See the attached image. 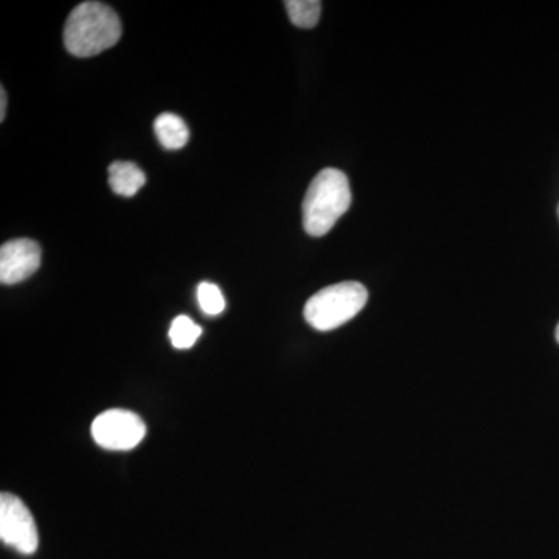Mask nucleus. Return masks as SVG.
Wrapping results in <instances>:
<instances>
[{
	"label": "nucleus",
	"mask_w": 559,
	"mask_h": 559,
	"mask_svg": "<svg viewBox=\"0 0 559 559\" xmlns=\"http://www.w3.org/2000/svg\"><path fill=\"white\" fill-rule=\"evenodd\" d=\"M120 38L119 16L106 3H80L66 22L64 46L73 57H95L116 46Z\"/></svg>",
	"instance_id": "f257e3e1"
},
{
	"label": "nucleus",
	"mask_w": 559,
	"mask_h": 559,
	"mask_svg": "<svg viewBox=\"0 0 559 559\" xmlns=\"http://www.w3.org/2000/svg\"><path fill=\"white\" fill-rule=\"evenodd\" d=\"M352 205V189L345 173L325 168L312 179L304 200V227L311 237H323Z\"/></svg>",
	"instance_id": "f03ea898"
},
{
	"label": "nucleus",
	"mask_w": 559,
	"mask_h": 559,
	"mask_svg": "<svg viewBox=\"0 0 559 559\" xmlns=\"http://www.w3.org/2000/svg\"><path fill=\"white\" fill-rule=\"evenodd\" d=\"M369 300L366 286L344 282L319 290L305 305V320L318 331L340 329L359 314Z\"/></svg>",
	"instance_id": "7ed1b4c3"
},
{
	"label": "nucleus",
	"mask_w": 559,
	"mask_h": 559,
	"mask_svg": "<svg viewBox=\"0 0 559 559\" xmlns=\"http://www.w3.org/2000/svg\"><path fill=\"white\" fill-rule=\"evenodd\" d=\"M92 439L108 451H130L145 439L146 426L138 414L112 409L103 412L92 423Z\"/></svg>",
	"instance_id": "20e7f679"
},
{
	"label": "nucleus",
	"mask_w": 559,
	"mask_h": 559,
	"mask_svg": "<svg viewBox=\"0 0 559 559\" xmlns=\"http://www.w3.org/2000/svg\"><path fill=\"white\" fill-rule=\"evenodd\" d=\"M0 539L22 555H33L39 546L38 528L31 510L10 492L0 496Z\"/></svg>",
	"instance_id": "39448f33"
},
{
	"label": "nucleus",
	"mask_w": 559,
	"mask_h": 559,
	"mask_svg": "<svg viewBox=\"0 0 559 559\" xmlns=\"http://www.w3.org/2000/svg\"><path fill=\"white\" fill-rule=\"evenodd\" d=\"M38 242L21 238L5 242L0 248V282L3 285H16L32 277L40 266Z\"/></svg>",
	"instance_id": "423d86ee"
},
{
	"label": "nucleus",
	"mask_w": 559,
	"mask_h": 559,
	"mask_svg": "<svg viewBox=\"0 0 559 559\" xmlns=\"http://www.w3.org/2000/svg\"><path fill=\"white\" fill-rule=\"evenodd\" d=\"M145 182V173L132 162H114L109 167L110 189L120 197H134Z\"/></svg>",
	"instance_id": "0eeeda50"
},
{
	"label": "nucleus",
	"mask_w": 559,
	"mask_h": 559,
	"mask_svg": "<svg viewBox=\"0 0 559 559\" xmlns=\"http://www.w3.org/2000/svg\"><path fill=\"white\" fill-rule=\"evenodd\" d=\"M154 132H156L160 145L171 151L183 148L190 139V131L186 121L170 112L157 117L154 121Z\"/></svg>",
	"instance_id": "6e6552de"
},
{
	"label": "nucleus",
	"mask_w": 559,
	"mask_h": 559,
	"mask_svg": "<svg viewBox=\"0 0 559 559\" xmlns=\"http://www.w3.org/2000/svg\"><path fill=\"white\" fill-rule=\"evenodd\" d=\"M289 21L299 28H312L319 24L322 2L319 0H286Z\"/></svg>",
	"instance_id": "1a4fd4ad"
},
{
	"label": "nucleus",
	"mask_w": 559,
	"mask_h": 559,
	"mask_svg": "<svg viewBox=\"0 0 559 559\" xmlns=\"http://www.w3.org/2000/svg\"><path fill=\"white\" fill-rule=\"evenodd\" d=\"M168 334H170L173 347L189 349L200 340L202 329L189 316H178V318L173 320L170 333Z\"/></svg>",
	"instance_id": "9d476101"
},
{
	"label": "nucleus",
	"mask_w": 559,
	"mask_h": 559,
	"mask_svg": "<svg viewBox=\"0 0 559 559\" xmlns=\"http://www.w3.org/2000/svg\"><path fill=\"white\" fill-rule=\"evenodd\" d=\"M198 304H200L202 312L212 316V318L226 310V300H224L223 293H221L218 286L209 282H202L198 286Z\"/></svg>",
	"instance_id": "9b49d317"
},
{
	"label": "nucleus",
	"mask_w": 559,
	"mask_h": 559,
	"mask_svg": "<svg viewBox=\"0 0 559 559\" xmlns=\"http://www.w3.org/2000/svg\"><path fill=\"white\" fill-rule=\"evenodd\" d=\"M7 112V92L5 90H0V121L5 120Z\"/></svg>",
	"instance_id": "f8f14e48"
},
{
	"label": "nucleus",
	"mask_w": 559,
	"mask_h": 559,
	"mask_svg": "<svg viewBox=\"0 0 559 559\" xmlns=\"http://www.w3.org/2000/svg\"><path fill=\"white\" fill-rule=\"evenodd\" d=\"M557 341H558V344H559V323H558V326H557Z\"/></svg>",
	"instance_id": "ddd939ff"
}]
</instances>
